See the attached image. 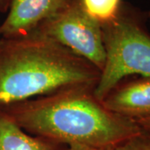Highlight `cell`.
<instances>
[{
  "label": "cell",
  "mask_w": 150,
  "mask_h": 150,
  "mask_svg": "<svg viewBox=\"0 0 150 150\" xmlns=\"http://www.w3.org/2000/svg\"><path fill=\"white\" fill-rule=\"evenodd\" d=\"M114 150H150V133L143 129L139 134L117 145Z\"/></svg>",
  "instance_id": "9c48e42d"
},
{
  "label": "cell",
  "mask_w": 150,
  "mask_h": 150,
  "mask_svg": "<svg viewBox=\"0 0 150 150\" xmlns=\"http://www.w3.org/2000/svg\"><path fill=\"white\" fill-rule=\"evenodd\" d=\"M0 150H70L69 146L28 134L0 114Z\"/></svg>",
  "instance_id": "52a82bcc"
},
{
  "label": "cell",
  "mask_w": 150,
  "mask_h": 150,
  "mask_svg": "<svg viewBox=\"0 0 150 150\" xmlns=\"http://www.w3.org/2000/svg\"><path fill=\"white\" fill-rule=\"evenodd\" d=\"M36 31L54 39L102 71L106 53L101 24L86 13L79 0H74L65 9L40 24Z\"/></svg>",
  "instance_id": "277c9868"
},
{
  "label": "cell",
  "mask_w": 150,
  "mask_h": 150,
  "mask_svg": "<svg viewBox=\"0 0 150 150\" xmlns=\"http://www.w3.org/2000/svg\"><path fill=\"white\" fill-rule=\"evenodd\" d=\"M74 0H11L5 19L0 23V38L22 37L69 6Z\"/></svg>",
  "instance_id": "5b68a950"
},
{
  "label": "cell",
  "mask_w": 150,
  "mask_h": 150,
  "mask_svg": "<svg viewBox=\"0 0 150 150\" xmlns=\"http://www.w3.org/2000/svg\"><path fill=\"white\" fill-rule=\"evenodd\" d=\"M101 28L106 60L94 94L102 101L129 75L150 77V34L137 11L124 3L118 16Z\"/></svg>",
  "instance_id": "3957f363"
},
{
  "label": "cell",
  "mask_w": 150,
  "mask_h": 150,
  "mask_svg": "<svg viewBox=\"0 0 150 150\" xmlns=\"http://www.w3.org/2000/svg\"><path fill=\"white\" fill-rule=\"evenodd\" d=\"M136 122L139 125L141 129L150 133V115L148 117L138 119V120H136Z\"/></svg>",
  "instance_id": "30bf717a"
},
{
  "label": "cell",
  "mask_w": 150,
  "mask_h": 150,
  "mask_svg": "<svg viewBox=\"0 0 150 150\" xmlns=\"http://www.w3.org/2000/svg\"><path fill=\"white\" fill-rule=\"evenodd\" d=\"M11 0H0V13H7L10 5Z\"/></svg>",
  "instance_id": "8fae6325"
},
{
  "label": "cell",
  "mask_w": 150,
  "mask_h": 150,
  "mask_svg": "<svg viewBox=\"0 0 150 150\" xmlns=\"http://www.w3.org/2000/svg\"><path fill=\"white\" fill-rule=\"evenodd\" d=\"M113 113L134 121L150 115V77L121 81L102 100Z\"/></svg>",
  "instance_id": "8992f818"
},
{
  "label": "cell",
  "mask_w": 150,
  "mask_h": 150,
  "mask_svg": "<svg viewBox=\"0 0 150 150\" xmlns=\"http://www.w3.org/2000/svg\"><path fill=\"white\" fill-rule=\"evenodd\" d=\"M101 71L38 31L0 38V108L66 88L96 87Z\"/></svg>",
  "instance_id": "7a4b0ae2"
},
{
  "label": "cell",
  "mask_w": 150,
  "mask_h": 150,
  "mask_svg": "<svg viewBox=\"0 0 150 150\" xmlns=\"http://www.w3.org/2000/svg\"><path fill=\"white\" fill-rule=\"evenodd\" d=\"M86 13L101 25L113 20L122 8L123 0H79Z\"/></svg>",
  "instance_id": "ba28073f"
},
{
  "label": "cell",
  "mask_w": 150,
  "mask_h": 150,
  "mask_svg": "<svg viewBox=\"0 0 150 150\" xmlns=\"http://www.w3.org/2000/svg\"><path fill=\"white\" fill-rule=\"evenodd\" d=\"M94 86L66 88L0 108V114L28 134L72 146L113 149L143 129L113 113L94 94Z\"/></svg>",
  "instance_id": "6da1fadb"
},
{
  "label": "cell",
  "mask_w": 150,
  "mask_h": 150,
  "mask_svg": "<svg viewBox=\"0 0 150 150\" xmlns=\"http://www.w3.org/2000/svg\"><path fill=\"white\" fill-rule=\"evenodd\" d=\"M70 150H114L113 149H94V148H88L84 146H72L69 147Z\"/></svg>",
  "instance_id": "7c38bea8"
},
{
  "label": "cell",
  "mask_w": 150,
  "mask_h": 150,
  "mask_svg": "<svg viewBox=\"0 0 150 150\" xmlns=\"http://www.w3.org/2000/svg\"><path fill=\"white\" fill-rule=\"evenodd\" d=\"M148 18H149V22H150V10L149 11V13H148Z\"/></svg>",
  "instance_id": "4fadbf2b"
}]
</instances>
